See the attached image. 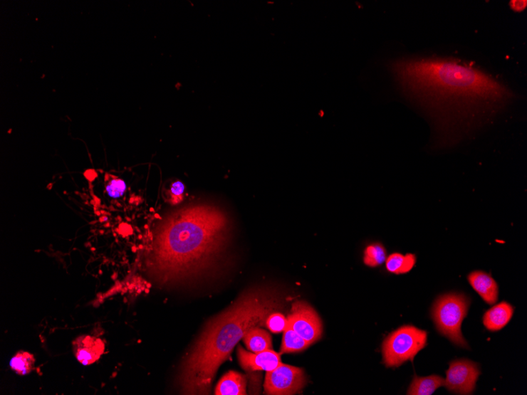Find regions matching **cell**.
Masks as SVG:
<instances>
[{"mask_svg": "<svg viewBox=\"0 0 527 395\" xmlns=\"http://www.w3.org/2000/svg\"><path fill=\"white\" fill-rule=\"evenodd\" d=\"M389 67L402 93L433 125L434 148L460 142L516 97L499 80L457 58L408 57Z\"/></svg>", "mask_w": 527, "mask_h": 395, "instance_id": "6da1fadb", "label": "cell"}, {"mask_svg": "<svg viewBox=\"0 0 527 395\" xmlns=\"http://www.w3.org/2000/svg\"><path fill=\"white\" fill-rule=\"evenodd\" d=\"M214 201L197 200L168 212L153 233L150 273L162 283L187 282L206 275L229 243L228 212Z\"/></svg>", "mask_w": 527, "mask_h": 395, "instance_id": "7a4b0ae2", "label": "cell"}, {"mask_svg": "<svg viewBox=\"0 0 527 395\" xmlns=\"http://www.w3.org/2000/svg\"><path fill=\"white\" fill-rule=\"evenodd\" d=\"M281 298L268 288L245 293L228 310L212 320L182 365L180 384L187 394H207L216 371L252 327L266 325L280 309Z\"/></svg>", "mask_w": 527, "mask_h": 395, "instance_id": "3957f363", "label": "cell"}, {"mask_svg": "<svg viewBox=\"0 0 527 395\" xmlns=\"http://www.w3.org/2000/svg\"><path fill=\"white\" fill-rule=\"evenodd\" d=\"M470 303L469 298L464 294H448L439 297L432 310L439 332L464 348H468V345L461 332V325Z\"/></svg>", "mask_w": 527, "mask_h": 395, "instance_id": "277c9868", "label": "cell"}, {"mask_svg": "<svg viewBox=\"0 0 527 395\" xmlns=\"http://www.w3.org/2000/svg\"><path fill=\"white\" fill-rule=\"evenodd\" d=\"M427 345V332L414 326H404L387 336L383 342V361L387 367H400Z\"/></svg>", "mask_w": 527, "mask_h": 395, "instance_id": "5b68a950", "label": "cell"}, {"mask_svg": "<svg viewBox=\"0 0 527 395\" xmlns=\"http://www.w3.org/2000/svg\"><path fill=\"white\" fill-rule=\"evenodd\" d=\"M306 383L303 369L281 363L273 371L267 372L265 391L267 394H295L301 391Z\"/></svg>", "mask_w": 527, "mask_h": 395, "instance_id": "8992f818", "label": "cell"}, {"mask_svg": "<svg viewBox=\"0 0 527 395\" xmlns=\"http://www.w3.org/2000/svg\"><path fill=\"white\" fill-rule=\"evenodd\" d=\"M288 320V325L311 344L320 339L323 332L321 320L310 305L304 302H296L292 305Z\"/></svg>", "mask_w": 527, "mask_h": 395, "instance_id": "52a82bcc", "label": "cell"}, {"mask_svg": "<svg viewBox=\"0 0 527 395\" xmlns=\"http://www.w3.org/2000/svg\"><path fill=\"white\" fill-rule=\"evenodd\" d=\"M480 375L478 364L469 360H456L450 363L444 386L451 392L471 394Z\"/></svg>", "mask_w": 527, "mask_h": 395, "instance_id": "ba28073f", "label": "cell"}, {"mask_svg": "<svg viewBox=\"0 0 527 395\" xmlns=\"http://www.w3.org/2000/svg\"><path fill=\"white\" fill-rule=\"evenodd\" d=\"M238 358L241 367L251 372L273 371L282 363L281 355L272 349L253 354L247 352L243 347H239Z\"/></svg>", "mask_w": 527, "mask_h": 395, "instance_id": "9c48e42d", "label": "cell"}, {"mask_svg": "<svg viewBox=\"0 0 527 395\" xmlns=\"http://www.w3.org/2000/svg\"><path fill=\"white\" fill-rule=\"evenodd\" d=\"M72 345L77 360L83 365L96 363L105 349L104 341L92 335H80Z\"/></svg>", "mask_w": 527, "mask_h": 395, "instance_id": "30bf717a", "label": "cell"}, {"mask_svg": "<svg viewBox=\"0 0 527 395\" xmlns=\"http://www.w3.org/2000/svg\"><path fill=\"white\" fill-rule=\"evenodd\" d=\"M467 279L473 289L486 303L492 305L496 302L499 288L491 275L482 270H475L468 275Z\"/></svg>", "mask_w": 527, "mask_h": 395, "instance_id": "8fae6325", "label": "cell"}, {"mask_svg": "<svg viewBox=\"0 0 527 395\" xmlns=\"http://www.w3.org/2000/svg\"><path fill=\"white\" fill-rule=\"evenodd\" d=\"M514 308L503 302L488 310L483 317V324L489 331L497 332L506 326L513 316Z\"/></svg>", "mask_w": 527, "mask_h": 395, "instance_id": "7c38bea8", "label": "cell"}, {"mask_svg": "<svg viewBox=\"0 0 527 395\" xmlns=\"http://www.w3.org/2000/svg\"><path fill=\"white\" fill-rule=\"evenodd\" d=\"M246 381L240 373L231 371L226 373L216 386L217 395H244L246 394Z\"/></svg>", "mask_w": 527, "mask_h": 395, "instance_id": "4fadbf2b", "label": "cell"}, {"mask_svg": "<svg viewBox=\"0 0 527 395\" xmlns=\"http://www.w3.org/2000/svg\"><path fill=\"white\" fill-rule=\"evenodd\" d=\"M244 341L247 349L251 350L253 353H260L273 348L270 334L259 327L250 329L246 333Z\"/></svg>", "mask_w": 527, "mask_h": 395, "instance_id": "5bb4252c", "label": "cell"}, {"mask_svg": "<svg viewBox=\"0 0 527 395\" xmlns=\"http://www.w3.org/2000/svg\"><path fill=\"white\" fill-rule=\"evenodd\" d=\"M442 386H444V379L441 376L437 375L427 377L414 376L413 381L409 387L407 394L431 395Z\"/></svg>", "mask_w": 527, "mask_h": 395, "instance_id": "9a60e30c", "label": "cell"}, {"mask_svg": "<svg viewBox=\"0 0 527 395\" xmlns=\"http://www.w3.org/2000/svg\"><path fill=\"white\" fill-rule=\"evenodd\" d=\"M416 260V256L412 253H392L385 260L386 269L387 272L395 275L407 274L414 267Z\"/></svg>", "mask_w": 527, "mask_h": 395, "instance_id": "2e32d148", "label": "cell"}, {"mask_svg": "<svg viewBox=\"0 0 527 395\" xmlns=\"http://www.w3.org/2000/svg\"><path fill=\"white\" fill-rule=\"evenodd\" d=\"M311 344L300 336L289 325L283 332L281 353H297L308 348Z\"/></svg>", "mask_w": 527, "mask_h": 395, "instance_id": "e0dca14e", "label": "cell"}, {"mask_svg": "<svg viewBox=\"0 0 527 395\" xmlns=\"http://www.w3.org/2000/svg\"><path fill=\"white\" fill-rule=\"evenodd\" d=\"M35 357L33 354L25 351H19L12 357L10 365L12 370L20 376H26L31 373L35 364Z\"/></svg>", "mask_w": 527, "mask_h": 395, "instance_id": "ac0fdd59", "label": "cell"}, {"mask_svg": "<svg viewBox=\"0 0 527 395\" xmlns=\"http://www.w3.org/2000/svg\"><path fill=\"white\" fill-rule=\"evenodd\" d=\"M387 259V251L382 244L376 243L369 245L364 251L363 262L365 265L377 268Z\"/></svg>", "mask_w": 527, "mask_h": 395, "instance_id": "d6986e66", "label": "cell"}, {"mask_svg": "<svg viewBox=\"0 0 527 395\" xmlns=\"http://www.w3.org/2000/svg\"><path fill=\"white\" fill-rule=\"evenodd\" d=\"M108 179V178H107ZM105 185V189L108 195L112 199H118L125 194L127 184L125 181L122 179L110 175Z\"/></svg>", "mask_w": 527, "mask_h": 395, "instance_id": "ffe728a7", "label": "cell"}, {"mask_svg": "<svg viewBox=\"0 0 527 395\" xmlns=\"http://www.w3.org/2000/svg\"><path fill=\"white\" fill-rule=\"evenodd\" d=\"M184 184L179 180L174 181L165 190L166 199L172 206H179L184 201Z\"/></svg>", "mask_w": 527, "mask_h": 395, "instance_id": "44dd1931", "label": "cell"}, {"mask_svg": "<svg viewBox=\"0 0 527 395\" xmlns=\"http://www.w3.org/2000/svg\"><path fill=\"white\" fill-rule=\"evenodd\" d=\"M266 326L271 332L281 333L284 332L285 329L288 326V320L283 314L273 312L268 317Z\"/></svg>", "mask_w": 527, "mask_h": 395, "instance_id": "7402d4cb", "label": "cell"}, {"mask_svg": "<svg viewBox=\"0 0 527 395\" xmlns=\"http://www.w3.org/2000/svg\"><path fill=\"white\" fill-rule=\"evenodd\" d=\"M525 3H526V1H524V2H522V1H512L511 2V4L512 5H514L515 4L516 6H511V7H512V9H513L516 11H522V10H523V7H521V5L523 6V4H525ZM524 9H525V7H524Z\"/></svg>", "mask_w": 527, "mask_h": 395, "instance_id": "603a6c76", "label": "cell"}]
</instances>
